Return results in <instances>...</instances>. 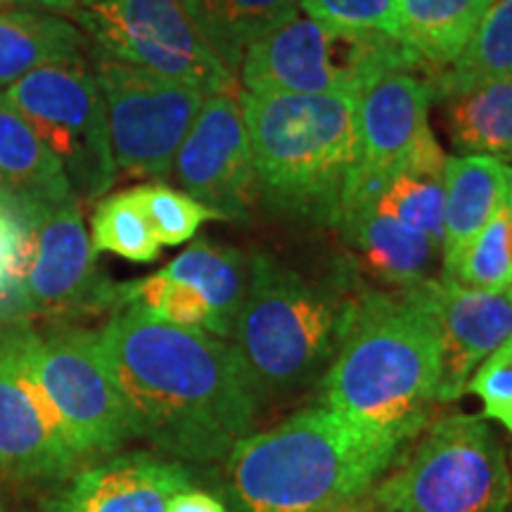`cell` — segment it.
Here are the masks:
<instances>
[{
  "label": "cell",
  "mask_w": 512,
  "mask_h": 512,
  "mask_svg": "<svg viewBox=\"0 0 512 512\" xmlns=\"http://www.w3.org/2000/svg\"><path fill=\"white\" fill-rule=\"evenodd\" d=\"M510 171V166L494 157H446V216L441 245L446 278H451L470 242L505 204Z\"/></svg>",
  "instance_id": "cell-19"
},
{
  "label": "cell",
  "mask_w": 512,
  "mask_h": 512,
  "mask_svg": "<svg viewBox=\"0 0 512 512\" xmlns=\"http://www.w3.org/2000/svg\"><path fill=\"white\" fill-rule=\"evenodd\" d=\"M508 209L501 207L482 233L460 256L451 278L470 290L503 294L512 285V259L508 249Z\"/></svg>",
  "instance_id": "cell-31"
},
{
  "label": "cell",
  "mask_w": 512,
  "mask_h": 512,
  "mask_svg": "<svg viewBox=\"0 0 512 512\" xmlns=\"http://www.w3.org/2000/svg\"><path fill=\"white\" fill-rule=\"evenodd\" d=\"M299 10L330 27L373 31L406 43L403 0H299Z\"/></svg>",
  "instance_id": "cell-32"
},
{
  "label": "cell",
  "mask_w": 512,
  "mask_h": 512,
  "mask_svg": "<svg viewBox=\"0 0 512 512\" xmlns=\"http://www.w3.org/2000/svg\"><path fill=\"white\" fill-rule=\"evenodd\" d=\"M503 294H505V297H508V299H510V302H512V285H510V287H508V290H505Z\"/></svg>",
  "instance_id": "cell-41"
},
{
  "label": "cell",
  "mask_w": 512,
  "mask_h": 512,
  "mask_svg": "<svg viewBox=\"0 0 512 512\" xmlns=\"http://www.w3.org/2000/svg\"><path fill=\"white\" fill-rule=\"evenodd\" d=\"M510 472H512V451H510Z\"/></svg>",
  "instance_id": "cell-42"
},
{
  "label": "cell",
  "mask_w": 512,
  "mask_h": 512,
  "mask_svg": "<svg viewBox=\"0 0 512 512\" xmlns=\"http://www.w3.org/2000/svg\"><path fill=\"white\" fill-rule=\"evenodd\" d=\"M0 512H10V508L5 505V501H0Z\"/></svg>",
  "instance_id": "cell-40"
},
{
  "label": "cell",
  "mask_w": 512,
  "mask_h": 512,
  "mask_svg": "<svg viewBox=\"0 0 512 512\" xmlns=\"http://www.w3.org/2000/svg\"><path fill=\"white\" fill-rule=\"evenodd\" d=\"M437 100L456 150L512 162V79L475 83Z\"/></svg>",
  "instance_id": "cell-21"
},
{
  "label": "cell",
  "mask_w": 512,
  "mask_h": 512,
  "mask_svg": "<svg viewBox=\"0 0 512 512\" xmlns=\"http://www.w3.org/2000/svg\"><path fill=\"white\" fill-rule=\"evenodd\" d=\"M79 27L46 10L0 8V86L48 64L83 60Z\"/></svg>",
  "instance_id": "cell-22"
},
{
  "label": "cell",
  "mask_w": 512,
  "mask_h": 512,
  "mask_svg": "<svg viewBox=\"0 0 512 512\" xmlns=\"http://www.w3.org/2000/svg\"><path fill=\"white\" fill-rule=\"evenodd\" d=\"M8 95L60 159L79 200L95 202L117 181L110 128L95 74L83 60L48 64L10 83Z\"/></svg>",
  "instance_id": "cell-9"
},
{
  "label": "cell",
  "mask_w": 512,
  "mask_h": 512,
  "mask_svg": "<svg viewBox=\"0 0 512 512\" xmlns=\"http://www.w3.org/2000/svg\"><path fill=\"white\" fill-rule=\"evenodd\" d=\"M31 320L0 323V477L50 482L83 463L29 363Z\"/></svg>",
  "instance_id": "cell-12"
},
{
  "label": "cell",
  "mask_w": 512,
  "mask_h": 512,
  "mask_svg": "<svg viewBox=\"0 0 512 512\" xmlns=\"http://www.w3.org/2000/svg\"><path fill=\"white\" fill-rule=\"evenodd\" d=\"M121 306H131V309L143 311L150 318L162 320V323L188 330H202L216 337L214 313H211V306L202 297V292L188 283L171 278L164 271L119 285L117 309H121Z\"/></svg>",
  "instance_id": "cell-28"
},
{
  "label": "cell",
  "mask_w": 512,
  "mask_h": 512,
  "mask_svg": "<svg viewBox=\"0 0 512 512\" xmlns=\"http://www.w3.org/2000/svg\"><path fill=\"white\" fill-rule=\"evenodd\" d=\"M330 512H373V508H370V501H368V494L356 498V501H351L347 505H342V508L337 510H330Z\"/></svg>",
  "instance_id": "cell-38"
},
{
  "label": "cell",
  "mask_w": 512,
  "mask_h": 512,
  "mask_svg": "<svg viewBox=\"0 0 512 512\" xmlns=\"http://www.w3.org/2000/svg\"><path fill=\"white\" fill-rule=\"evenodd\" d=\"M195 22L230 72L247 48L299 12V0H190Z\"/></svg>",
  "instance_id": "cell-24"
},
{
  "label": "cell",
  "mask_w": 512,
  "mask_h": 512,
  "mask_svg": "<svg viewBox=\"0 0 512 512\" xmlns=\"http://www.w3.org/2000/svg\"><path fill=\"white\" fill-rule=\"evenodd\" d=\"M91 242L98 254L110 252L133 264H152L162 254V245L133 200L131 190L114 192L95 204Z\"/></svg>",
  "instance_id": "cell-29"
},
{
  "label": "cell",
  "mask_w": 512,
  "mask_h": 512,
  "mask_svg": "<svg viewBox=\"0 0 512 512\" xmlns=\"http://www.w3.org/2000/svg\"><path fill=\"white\" fill-rule=\"evenodd\" d=\"M67 15L98 55L183 81L204 95L235 93V76L197 27L190 0H76Z\"/></svg>",
  "instance_id": "cell-8"
},
{
  "label": "cell",
  "mask_w": 512,
  "mask_h": 512,
  "mask_svg": "<svg viewBox=\"0 0 512 512\" xmlns=\"http://www.w3.org/2000/svg\"><path fill=\"white\" fill-rule=\"evenodd\" d=\"M98 347L131 434L169 456L211 463L252 432L259 394L233 344L121 306Z\"/></svg>",
  "instance_id": "cell-1"
},
{
  "label": "cell",
  "mask_w": 512,
  "mask_h": 512,
  "mask_svg": "<svg viewBox=\"0 0 512 512\" xmlns=\"http://www.w3.org/2000/svg\"><path fill=\"white\" fill-rule=\"evenodd\" d=\"M166 512H228L226 503L200 489H185L171 498Z\"/></svg>",
  "instance_id": "cell-35"
},
{
  "label": "cell",
  "mask_w": 512,
  "mask_h": 512,
  "mask_svg": "<svg viewBox=\"0 0 512 512\" xmlns=\"http://www.w3.org/2000/svg\"><path fill=\"white\" fill-rule=\"evenodd\" d=\"M0 211L3 214L12 216V219L17 221H24V223H34L36 216L41 214V211H34L31 207H27L19 197L15 195V190L10 188L8 178L0 174Z\"/></svg>",
  "instance_id": "cell-36"
},
{
  "label": "cell",
  "mask_w": 512,
  "mask_h": 512,
  "mask_svg": "<svg viewBox=\"0 0 512 512\" xmlns=\"http://www.w3.org/2000/svg\"><path fill=\"white\" fill-rule=\"evenodd\" d=\"M24 299L29 318L50 320L98 316L119 306V285L100 271L79 197L41 209L36 216Z\"/></svg>",
  "instance_id": "cell-14"
},
{
  "label": "cell",
  "mask_w": 512,
  "mask_h": 512,
  "mask_svg": "<svg viewBox=\"0 0 512 512\" xmlns=\"http://www.w3.org/2000/svg\"><path fill=\"white\" fill-rule=\"evenodd\" d=\"M0 174L27 207L41 211L74 200L60 159L19 114L5 91H0Z\"/></svg>",
  "instance_id": "cell-20"
},
{
  "label": "cell",
  "mask_w": 512,
  "mask_h": 512,
  "mask_svg": "<svg viewBox=\"0 0 512 512\" xmlns=\"http://www.w3.org/2000/svg\"><path fill=\"white\" fill-rule=\"evenodd\" d=\"M494 79H512V0H496L458 60L427 76L432 100Z\"/></svg>",
  "instance_id": "cell-27"
},
{
  "label": "cell",
  "mask_w": 512,
  "mask_h": 512,
  "mask_svg": "<svg viewBox=\"0 0 512 512\" xmlns=\"http://www.w3.org/2000/svg\"><path fill=\"white\" fill-rule=\"evenodd\" d=\"M465 392L479 396L486 418L512 434V335L479 363Z\"/></svg>",
  "instance_id": "cell-33"
},
{
  "label": "cell",
  "mask_w": 512,
  "mask_h": 512,
  "mask_svg": "<svg viewBox=\"0 0 512 512\" xmlns=\"http://www.w3.org/2000/svg\"><path fill=\"white\" fill-rule=\"evenodd\" d=\"M439 387V330L425 287L363 292L323 375V406L401 446Z\"/></svg>",
  "instance_id": "cell-2"
},
{
  "label": "cell",
  "mask_w": 512,
  "mask_h": 512,
  "mask_svg": "<svg viewBox=\"0 0 512 512\" xmlns=\"http://www.w3.org/2000/svg\"><path fill=\"white\" fill-rule=\"evenodd\" d=\"M368 501L373 512H510V460L482 418L448 415Z\"/></svg>",
  "instance_id": "cell-7"
},
{
  "label": "cell",
  "mask_w": 512,
  "mask_h": 512,
  "mask_svg": "<svg viewBox=\"0 0 512 512\" xmlns=\"http://www.w3.org/2000/svg\"><path fill=\"white\" fill-rule=\"evenodd\" d=\"M192 489V472L176 460L124 453L72 477L48 512H166L171 498Z\"/></svg>",
  "instance_id": "cell-17"
},
{
  "label": "cell",
  "mask_w": 512,
  "mask_h": 512,
  "mask_svg": "<svg viewBox=\"0 0 512 512\" xmlns=\"http://www.w3.org/2000/svg\"><path fill=\"white\" fill-rule=\"evenodd\" d=\"M356 98L240 93L259 195L283 214L337 226L361 162Z\"/></svg>",
  "instance_id": "cell-4"
},
{
  "label": "cell",
  "mask_w": 512,
  "mask_h": 512,
  "mask_svg": "<svg viewBox=\"0 0 512 512\" xmlns=\"http://www.w3.org/2000/svg\"><path fill=\"white\" fill-rule=\"evenodd\" d=\"M131 195L162 247L183 245L195 238L202 223L221 219L214 209L204 207L188 192L174 190L164 183L138 185V188H131Z\"/></svg>",
  "instance_id": "cell-30"
},
{
  "label": "cell",
  "mask_w": 512,
  "mask_h": 512,
  "mask_svg": "<svg viewBox=\"0 0 512 512\" xmlns=\"http://www.w3.org/2000/svg\"><path fill=\"white\" fill-rule=\"evenodd\" d=\"M399 446L328 406L304 408L228 453L235 512H330L366 496Z\"/></svg>",
  "instance_id": "cell-3"
},
{
  "label": "cell",
  "mask_w": 512,
  "mask_h": 512,
  "mask_svg": "<svg viewBox=\"0 0 512 512\" xmlns=\"http://www.w3.org/2000/svg\"><path fill=\"white\" fill-rule=\"evenodd\" d=\"M93 74L105 102L117 171L169 178L204 93L183 81L105 55H95Z\"/></svg>",
  "instance_id": "cell-10"
},
{
  "label": "cell",
  "mask_w": 512,
  "mask_h": 512,
  "mask_svg": "<svg viewBox=\"0 0 512 512\" xmlns=\"http://www.w3.org/2000/svg\"><path fill=\"white\" fill-rule=\"evenodd\" d=\"M396 69L427 72L408 43L299 15L249 46L240 64L245 91L347 95L356 100L370 83Z\"/></svg>",
  "instance_id": "cell-6"
},
{
  "label": "cell",
  "mask_w": 512,
  "mask_h": 512,
  "mask_svg": "<svg viewBox=\"0 0 512 512\" xmlns=\"http://www.w3.org/2000/svg\"><path fill=\"white\" fill-rule=\"evenodd\" d=\"M162 271L200 290L214 313L216 337L230 339L247 297L252 256H245L233 247H219L202 240L178 254Z\"/></svg>",
  "instance_id": "cell-23"
},
{
  "label": "cell",
  "mask_w": 512,
  "mask_h": 512,
  "mask_svg": "<svg viewBox=\"0 0 512 512\" xmlns=\"http://www.w3.org/2000/svg\"><path fill=\"white\" fill-rule=\"evenodd\" d=\"M171 174L183 192L214 209L221 219H247L259 200V185L240 98L233 93L204 98L178 147Z\"/></svg>",
  "instance_id": "cell-15"
},
{
  "label": "cell",
  "mask_w": 512,
  "mask_h": 512,
  "mask_svg": "<svg viewBox=\"0 0 512 512\" xmlns=\"http://www.w3.org/2000/svg\"><path fill=\"white\" fill-rule=\"evenodd\" d=\"M422 287L439 330L437 401H456L479 363L512 335V302L505 294L470 290L446 275Z\"/></svg>",
  "instance_id": "cell-16"
},
{
  "label": "cell",
  "mask_w": 512,
  "mask_h": 512,
  "mask_svg": "<svg viewBox=\"0 0 512 512\" xmlns=\"http://www.w3.org/2000/svg\"><path fill=\"white\" fill-rule=\"evenodd\" d=\"M337 228H342L363 271L377 283L408 290L434 278L441 245L418 230L377 214L375 209L358 211Z\"/></svg>",
  "instance_id": "cell-18"
},
{
  "label": "cell",
  "mask_w": 512,
  "mask_h": 512,
  "mask_svg": "<svg viewBox=\"0 0 512 512\" xmlns=\"http://www.w3.org/2000/svg\"><path fill=\"white\" fill-rule=\"evenodd\" d=\"M496 0H403L406 43L427 72L451 67ZM427 74V76H430Z\"/></svg>",
  "instance_id": "cell-25"
},
{
  "label": "cell",
  "mask_w": 512,
  "mask_h": 512,
  "mask_svg": "<svg viewBox=\"0 0 512 512\" xmlns=\"http://www.w3.org/2000/svg\"><path fill=\"white\" fill-rule=\"evenodd\" d=\"M76 0H0V8H29L46 12H69Z\"/></svg>",
  "instance_id": "cell-37"
},
{
  "label": "cell",
  "mask_w": 512,
  "mask_h": 512,
  "mask_svg": "<svg viewBox=\"0 0 512 512\" xmlns=\"http://www.w3.org/2000/svg\"><path fill=\"white\" fill-rule=\"evenodd\" d=\"M27 354L83 460L107 456L133 437L124 401L102 361L98 332L31 325Z\"/></svg>",
  "instance_id": "cell-11"
},
{
  "label": "cell",
  "mask_w": 512,
  "mask_h": 512,
  "mask_svg": "<svg viewBox=\"0 0 512 512\" xmlns=\"http://www.w3.org/2000/svg\"><path fill=\"white\" fill-rule=\"evenodd\" d=\"M361 294L309 283L266 254L252 256L233 349L259 399L309 387L337 356Z\"/></svg>",
  "instance_id": "cell-5"
},
{
  "label": "cell",
  "mask_w": 512,
  "mask_h": 512,
  "mask_svg": "<svg viewBox=\"0 0 512 512\" xmlns=\"http://www.w3.org/2000/svg\"><path fill=\"white\" fill-rule=\"evenodd\" d=\"M508 249H510V259H512V219L508 223Z\"/></svg>",
  "instance_id": "cell-39"
},
{
  "label": "cell",
  "mask_w": 512,
  "mask_h": 512,
  "mask_svg": "<svg viewBox=\"0 0 512 512\" xmlns=\"http://www.w3.org/2000/svg\"><path fill=\"white\" fill-rule=\"evenodd\" d=\"M34 254V226L0 240V323L29 320L24 280Z\"/></svg>",
  "instance_id": "cell-34"
},
{
  "label": "cell",
  "mask_w": 512,
  "mask_h": 512,
  "mask_svg": "<svg viewBox=\"0 0 512 512\" xmlns=\"http://www.w3.org/2000/svg\"><path fill=\"white\" fill-rule=\"evenodd\" d=\"M432 91L427 72L396 69L370 83L356 102L361 162L344 190L337 226L373 209L387 185L411 164L430 128Z\"/></svg>",
  "instance_id": "cell-13"
},
{
  "label": "cell",
  "mask_w": 512,
  "mask_h": 512,
  "mask_svg": "<svg viewBox=\"0 0 512 512\" xmlns=\"http://www.w3.org/2000/svg\"><path fill=\"white\" fill-rule=\"evenodd\" d=\"M446 155L437 140L427 143L415 159L382 192L375 202V211L403 226L418 230L427 238L444 245V188Z\"/></svg>",
  "instance_id": "cell-26"
}]
</instances>
